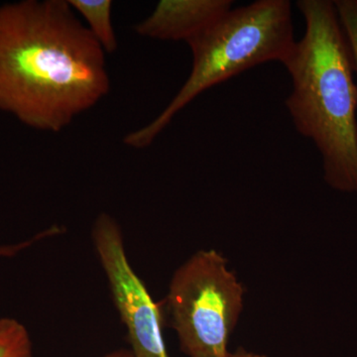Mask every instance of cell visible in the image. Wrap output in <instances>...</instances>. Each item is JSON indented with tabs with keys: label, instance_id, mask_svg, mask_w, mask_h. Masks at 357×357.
<instances>
[{
	"label": "cell",
	"instance_id": "obj_11",
	"mask_svg": "<svg viewBox=\"0 0 357 357\" xmlns=\"http://www.w3.org/2000/svg\"><path fill=\"white\" fill-rule=\"evenodd\" d=\"M227 357H267L264 354H255V352H249L244 349H239L234 354H229Z\"/></svg>",
	"mask_w": 357,
	"mask_h": 357
},
{
	"label": "cell",
	"instance_id": "obj_12",
	"mask_svg": "<svg viewBox=\"0 0 357 357\" xmlns=\"http://www.w3.org/2000/svg\"><path fill=\"white\" fill-rule=\"evenodd\" d=\"M105 357H133L131 351H126V349H119V351L112 352Z\"/></svg>",
	"mask_w": 357,
	"mask_h": 357
},
{
	"label": "cell",
	"instance_id": "obj_2",
	"mask_svg": "<svg viewBox=\"0 0 357 357\" xmlns=\"http://www.w3.org/2000/svg\"><path fill=\"white\" fill-rule=\"evenodd\" d=\"M306 31L282 64L292 79L286 107L298 132L323 158L324 178L357 194V84L333 1L299 0Z\"/></svg>",
	"mask_w": 357,
	"mask_h": 357
},
{
	"label": "cell",
	"instance_id": "obj_1",
	"mask_svg": "<svg viewBox=\"0 0 357 357\" xmlns=\"http://www.w3.org/2000/svg\"><path fill=\"white\" fill-rule=\"evenodd\" d=\"M109 89L105 52L68 0L0 6V112L60 132Z\"/></svg>",
	"mask_w": 357,
	"mask_h": 357
},
{
	"label": "cell",
	"instance_id": "obj_5",
	"mask_svg": "<svg viewBox=\"0 0 357 357\" xmlns=\"http://www.w3.org/2000/svg\"><path fill=\"white\" fill-rule=\"evenodd\" d=\"M91 236L112 300L128 331L133 357H169L162 335L161 307L131 267L119 223L107 213H100Z\"/></svg>",
	"mask_w": 357,
	"mask_h": 357
},
{
	"label": "cell",
	"instance_id": "obj_10",
	"mask_svg": "<svg viewBox=\"0 0 357 357\" xmlns=\"http://www.w3.org/2000/svg\"><path fill=\"white\" fill-rule=\"evenodd\" d=\"M49 236V232L47 230L37 234L36 236L33 237L30 241H24L17 244H11V245H0V257H13V256L21 252L23 249L29 248L32 243H37L41 239L46 238Z\"/></svg>",
	"mask_w": 357,
	"mask_h": 357
},
{
	"label": "cell",
	"instance_id": "obj_9",
	"mask_svg": "<svg viewBox=\"0 0 357 357\" xmlns=\"http://www.w3.org/2000/svg\"><path fill=\"white\" fill-rule=\"evenodd\" d=\"M351 52L354 72L357 75V0L333 1Z\"/></svg>",
	"mask_w": 357,
	"mask_h": 357
},
{
	"label": "cell",
	"instance_id": "obj_7",
	"mask_svg": "<svg viewBox=\"0 0 357 357\" xmlns=\"http://www.w3.org/2000/svg\"><path fill=\"white\" fill-rule=\"evenodd\" d=\"M75 13L88 23L89 31L105 53L116 51V35L112 24V1L110 0H68Z\"/></svg>",
	"mask_w": 357,
	"mask_h": 357
},
{
	"label": "cell",
	"instance_id": "obj_6",
	"mask_svg": "<svg viewBox=\"0 0 357 357\" xmlns=\"http://www.w3.org/2000/svg\"><path fill=\"white\" fill-rule=\"evenodd\" d=\"M232 4L231 0H161L134 30L146 38L188 43L231 10Z\"/></svg>",
	"mask_w": 357,
	"mask_h": 357
},
{
	"label": "cell",
	"instance_id": "obj_4",
	"mask_svg": "<svg viewBox=\"0 0 357 357\" xmlns=\"http://www.w3.org/2000/svg\"><path fill=\"white\" fill-rule=\"evenodd\" d=\"M244 288L217 250H199L178 267L165 303L182 351L227 357L243 309Z\"/></svg>",
	"mask_w": 357,
	"mask_h": 357
},
{
	"label": "cell",
	"instance_id": "obj_8",
	"mask_svg": "<svg viewBox=\"0 0 357 357\" xmlns=\"http://www.w3.org/2000/svg\"><path fill=\"white\" fill-rule=\"evenodd\" d=\"M0 357H33L29 332L17 319L0 318Z\"/></svg>",
	"mask_w": 357,
	"mask_h": 357
},
{
	"label": "cell",
	"instance_id": "obj_3",
	"mask_svg": "<svg viewBox=\"0 0 357 357\" xmlns=\"http://www.w3.org/2000/svg\"><path fill=\"white\" fill-rule=\"evenodd\" d=\"M187 44L192 54L191 74L154 121L126 136L128 146L151 145L178 112L206 89L256 66L283 63L296 44L291 2L258 0L231 9Z\"/></svg>",
	"mask_w": 357,
	"mask_h": 357
}]
</instances>
